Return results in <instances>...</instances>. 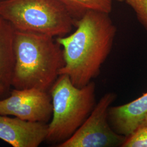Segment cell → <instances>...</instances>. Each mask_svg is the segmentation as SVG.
<instances>
[{
    "label": "cell",
    "mask_w": 147,
    "mask_h": 147,
    "mask_svg": "<svg viewBox=\"0 0 147 147\" xmlns=\"http://www.w3.org/2000/svg\"><path fill=\"white\" fill-rule=\"evenodd\" d=\"M12 87L47 92L64 65L63 49L54 37L15 30Z\"/></svg>",
    "instance_id": "obj_2"
},
{
    "label": "cell",
    "mask_w": 147,
    "mask_h": 147,
    "mask_svg": "<svg viewBox=\"0 0 147 147\" xmlns=\"http://www.w3.org/2000/svg\"><path fill=\"white\" fill-rule=\"evenodd\" d=\"M75 26L73 33L56 40L63 49L64 60L59 75H67L81 88L100 74L111 51L117 29L109 13L97 11L86 12Z\"/></svg>",
    "instance_id": "obj_1"
},
{
    "label": "cell",
    "mask_w": 147,
    "mask_h": 147,
    "mask_svg": "<svg viewBox=\"0 0 147 147\" xmlns=\"http://www.w3.org/2000/svg\"><path fill=\"white\" fill-rule=\"evenodd\" d=\"M48 124L0 115V139L14 147H37L46 141Z\"/></svg>",
    "instance_id": "obj_7"
},
{
    "label": "cell",
    "mask_w": 147,
    "mask_h": 147,
    "mask_svg": "<svg viewBox=\"0 0 147 147\" xmlns=\"http://www.w3.org/2000/svg\"><path fill=\"white\" fill-rule=\"evenodd\" d=\"M116 1H125V0H116Z\"/></svg>",
    "instance_id": "obj_14"
},
{
    "label": "cell",
    "mask_w": 147,
    "mask_h": 147,
    "mask_svg": "<svg viewBox=\"0 0 147 147\" xmlns=\"http://www.w3.org/2000/svg\"><path fill=\"white\" fill-rule=\"evenodd\" d=\"M0 16L15 30L53 37L65 36L75 26L61 0H0Z\"/></svg>",
    "instance_id": "obj_4"
},
{
    "label": "cell",
    "mask_w": 147,
    "mask_h": 147,
    "mask_svg": "<svg viewBox=\"0 0 147 147\" xmlns=\"http://www.w3.org/2000/svg\"><path fill=\"white\" fill-rule=\"evenodd\" d=\"M147 115V92L126 104L110 106L108 119L114 131L126 137L138 128Z\"/></svg>",
    "instance_id": "obj_8"
},
{
    "label": "cell",
    "mask_w": 147,
    "mask_h": 147,
    "mask_svg": "<svg viewBox=\"0 0 147 147\" xmlns=\"http://www.w3.org/2000/svg\"><path fill=\"white\" fill-rule=\"evenodd\" d=\"M52 115L51 95L40 89L14 88L7 97L0 100V115L47 123Z\"/></svg>",
    "instance_id": "obj_6"
},
{
    "label": "cell",
    "mask_w": 147,
    "mask_h": 147,
    "mask_svg": "<svg viewBox=\"0 0 147 147\" xmlns=\"http://www.w3.org/2000/svg\"><path fill=\"white\" fill-rule=\"evenodd\" d=\"M49 91L53 115L46 141L59 144L72 136L93 110L95 84L91 81L79 88L67 75L61 74Z\"/></svg>",
    "instance_id": "obj_3"
},
{
    "label": "cell",
    "mask_w": 147,
    "mask_h": 147,
    "mask_svg": "<svg viewBox=\"0 0 147 147\" xmlns=\"http://www.w3.org/2000/svg\"><path fill=\"white\" fill-rule=\"evenodd\" d=\"M116 97L113 92L104 95L72 136L57 147H121L126 137L114 131L108 119L109 109Z\"/></svg>",
    "instance_id": "obj_5"
},
{
    "label": "cell",
    "mask_w": 147,
    "mask_h": 147,
    "mask_svg": "<svg viewBox=\"0 0 147 147\" xmlns=\"http://www.w3.org/2000/svg\"><path fill=\"white\" fill-rule=\"evenodd\" d=\"M15 29L0 16V100L7 97L12 88L15 66Z\"/></svg>",
    "instance_id": "obj_9"
},
{
    "label": "cell",
    "mask_w": 147,
    "mask_h": 147,
    "mask_svg": "<svg viewBox=\"0 0 147 147\" xmlns=\"http://www.w3.org/2000/svg\"><path fill=\"white\" fill-rule=\"evenodd\" d=\"M67 8L75 24L89 11H103L110 14L112 8V0H61Z\"/></svg>",
    "instance_id": "obj_10"
},
{
    "label": "cell",
    "mask_w": 147,
    "mask_h": 147,
    "mask_svg": "<svg viewBox=\"0 0 147 147\" xmlns=\"http://www.w3.org/2000/svg\"><path fill=\"white\" fill-rule=\"evenodd\" d=\"M146 126H147V115H146V117L144 118L143 121H142L141 124H140V126H139L138 127Z\"/></svg>",
    "instance_id": "obj_13"
},
{
    "label": "cell",
    "mask_w": 147,
    "mask_h": 147,
    "mask_svg": "<svg viewBox=\"0 0 147 147\" xmlns=\"http://www.w3.org/2000/svg\"><path fill=\"white\" fill-rule=\"evenodd\" d=\"M136 14L140 22L147 30V0H125Z\"/></svg>",
    "instance_id": "obj_12"
},
{
    "label": "cell",
    "mask_w": 147,
    "mask_h": 147,
    "mask_svg": "<svg viewBox=\"0 0 147 147\" xmlns=\"http://www.w3.org/2000/svg\"><path fill=\"white\" fill-rule=\"evenodd\" d=\"M121 147H147V126L140 127L125 140Z\"/></svg>",
    "instance_id": "obj_11"
}]
</instances>
